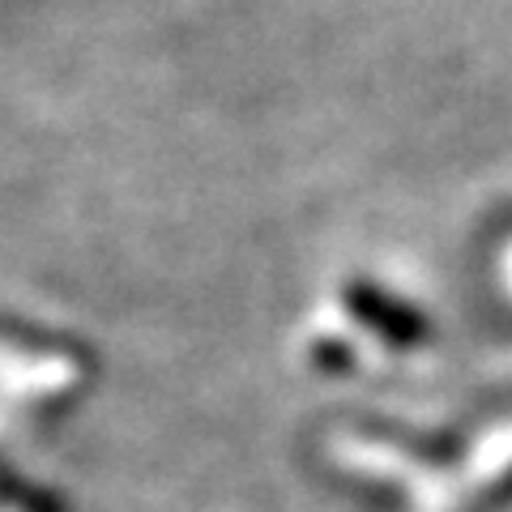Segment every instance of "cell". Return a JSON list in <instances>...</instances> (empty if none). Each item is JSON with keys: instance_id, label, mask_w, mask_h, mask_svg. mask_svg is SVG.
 Masks as SVG:
<instances>
[{"instance_id": "obj_1", "label": "cell", "mask_w": 512, "mask_h": 512, "mask_svg": "<svg viewBox=\"0 0 512 512\" xmlns=\"http://www.w3.org/2000/svg\"><path fill=\"white\" fill-rule=\"evenodd\" d=\"M346 299H350V312H355L367 329H376L389 346H419L427 338V320L414 312L410 303L393 299L389 291H380V286L350 282Z\"/></svg>"}]
</instances>
